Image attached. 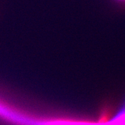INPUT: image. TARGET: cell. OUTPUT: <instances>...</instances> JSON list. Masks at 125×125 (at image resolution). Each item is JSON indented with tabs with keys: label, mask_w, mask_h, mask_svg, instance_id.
Masks as SVG:
<instances>
[{
	"label": "cell",
	"mask_w": 125,
	"mask_h": 125,
	"mask_svg": "<svg viewBox=\"0 0 125 125\" xmlns=\"http://www.w3.org/2000/svg\"><path fill=\"white\" fill-rule=\"evenodd\" d=\"M119 116L121 117V125H125V105L121 112V115Z\"/></svg>",
	"instance_id": "1"
},
{
	"label": "cell",
	"mask_w": 125,
	"mask_h": 125,
	"mask_svg": "<svg viewBox=\"0 0 125 125\" xmlns=\"http://www.w3.org/2000/svg\"><path fill=\"white\" fill-rule=\"evenodd\" d=\"M117 2L122 3L123 4H125V0H115Z\"/></svg>",
	"instance_id": "2"
}]
</instances>
